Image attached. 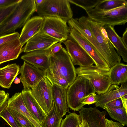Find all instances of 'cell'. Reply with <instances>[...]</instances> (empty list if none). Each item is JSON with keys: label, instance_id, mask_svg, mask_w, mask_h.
<instances>
[{"label": "cell", "instance_id": "obj_1", "mask_svg": "<svg viewBox=\"0 0 127 127\" xmlns=\"http://www.w3.org/2000/svg\"><path fill=\"white\" fill-rule=\"evenodd\" d=\"M35 0H20L12 14L0 25V37L15 32L24 26L36 11Z\"/></svg>", "mask_w": 127, "mask_h": 127}, {"label": "cell", "instance_id": "obj_2", "mask_svg": "<svg viewBox=\"0 0 127 127\" xmlns=\"http://www.w3.org/2000/svg\"><path fill=\"white\" fill-rule=\"evenodd\" d=\"M87 25L100 46L104 59L110 68L120 63L121 58L109 40L104 28V25L96 22L88 16H82Z\"/></svg>", "mask_w": 127, "mask_h": 127}, {"label": "cell", "instance_id": "obj_3", "mask_svg": "<svg viewBox=\"0 0 127 127\" xmlns=\"http://www.w3.org/2000/svg\"><path fill=\"white\" fill-rule=\"evenodd\" d=\"M95 93L90 80L78 76L67 89V99L69 108L74 111H79L84 105L82 102L91 94Z\"/></svg>", "mask_w": 127, "mask_h": 127}, {"label": "cell", "instance_id": "obj_4", "mask_svg": "<svg viewBox=\"0 0 127 127\" xmlns=\"http://www.w3.org/2000/svg\"><path fill=\"white\" fill-rule=\"evenodd\" d=\"M47 70L64 78L69 86L76 77L75 68L66 49L63 47L56 54H50L49 67Z\"/></svg>", "mask_w": 127, "mask_h": 127}, {"label": "cell", "instance_id": "obj_5", "mask_svg": "<svg viewBox=\"0 0 127 127\" xmlns=\"http://www.w3.org/2000/svg\"><path fill=\"white\" fill-rule=\"evenodd\" d=\"M110 68H104L93 65L79 66L75 68L78 76L85 77L90 81L98 94L105 92L111 85L110 80Z\"/></svg>", "mask_w": 127, "mask_h": 127}, {"label": "cell", "instance_id": "obj_6", "mask_svg": "<svg viewBox=\"0 0 127 127\" xmlns=\"http://www.w3.org/2000/svg\"><path fill=\"white\" fill-rule=\"evenodd\" d=\"M36 11L40 17H58L66 22L73 15L68 0H44L36 5Z\"/></svg>", "mask_w": 127, "mask_h": 127}, {"label": "cell", "instance_id": "obj_7", "mask_svg": "<svg viewBox=\"0 0 127 127\" xmlns=\"http://www.w3.org/2000/svg\"><path fill=\"white\" fill-rule=\"evenodd\" d=\"M91 19L104 25L113 27L124 25L127 22V4L108 11H104L95 7L85 10Z\"/></svg>", "mask_w": 127, "mask_h": 127}, {"label": "cell", "instance_id": "obj_8", "mask_svg": "<svg viewBox=\"0 0 127 127\" xmlns=\"http://www.w3.org/2000/svg\"><path fill=\"white\" fill-rule=\"evenodd\" d=\"M52 85L45 76L36 85L30 89V92L42 109L47 115L52 108L53 101Z\"/></svg>", "mask_w": 127, "mask_h": 127}, {"label": "cell", "instance_id": "obj_9", "mask_svg": "<svg viewBox=\"0 0 127 127\" xmlns=\"http://www.w3.org/2000/svg\"><path fill=\"white\" fill-rule=\"evenodd\" d=\"M41 31L62 42L68 38L70 28L67 22L58 17H44Z\"/></svg>", "mask_w": 127, "mask_h": 127}, {"label": "cell", "instance_id": "obj_10", "mask_svg": "<svg viewBox=\"0 0 127 127\" xmlns=\"http://www.w3.org/2000/svg\"><path fill=\"white\" fill-rule=\"evenodd\" d=\"M68 38L63 42L74 65L84 67L94 64L91 58L80 45L73 39Z\"/></svg>", "mask_w": 127, "mask_h": 127}, {"label": "cell", "instance_id": "obj_11", "mask_svg": "<svg viewBox=\"0 0 127 127\" xmlns=\"http://www.w3.org/2000/svg\"><path fill=\"white\" fill-rule=\"evenodd\" d=\"M24 89H31L37 84L45 76L46 71L39 69L24 61L19 74Z\"/></svg>", "mask_w": 127, "mask_h": 127}, {"label": "cell", "instance_id": "obj_12", "mask_svg": "<svg viewBox=\"0 0 127 127\" xmlns=\"http://www.w3.org/2000/svg\"><path fill=\"white\" fill-rule=\"evenodd\" d=\"M70 29L68 38L74 40L82 47L93 60L96 66L100 68H110L97 50L85 38L74 29Z\"/></svg>", "mask_w": 127, "mask_h": 127}, {"label": "cell", "instance_id": "obj_13", "mask_svg": "<svg viewBox=\"0 0 127 127\" xmlns=\"http://www.w3.org/2000/svg\"><path fill=\"white\" fill-rule=\"evenodd\" d=\"M59 42L40 31L27 42L23 48V52L27 53L34 50L49 49L53 44Z\"/></svg>", "mask_w": 127, "mask_h": 127}, {"label": "cell", "instance_id": "obj_14", "mask_svg": "<svg viewBox=\"0 0 127 127\" xmlns=\"http://www.w3.org/2000/svg\"><path fill=\"white\" fill-rule=\"evenodd\" d=\"M50 58V53L49 49L27 53L22 56L21 58L34 66L46 71L49 68Z\"/></svg>", "mask_w": 127, "mask_h": 127}, {"label": "cell", "instance_id": "obj_15", "mask_svg": "<svg viewBox=\"0 0 127 127\" xmlns=\"http://www.w3.org/2000/svg\"><path fill=\"white\" fill-rule=\"evenodd\" d=\"M126 94L127 82L121 83L120 87L117 85L113 84L105 93L96 95L95 105L97 107L103 108L108 102Z\"/></svg>", "mask_w": 127, "mask_h": 127}, {"label": "cell", "instance_id": "obj_16", "mask_svg": "<svg viewBox=\"0 0 127 127\" xmlns=\"http://www.w3.org/2000/svg\"><path fill=\"white\" fill-rule=\"evenodd\" d=\"M22 47L19 37L0 45V64L17 59L23 52Z\"/></svg>", "mask_w": 127, "mask_h": 127}, {"label": "cell", "instance_id": "obj_17", "mask_svg": "<svg viewBox=\"0 0 127 127\" xmlns=\"http://www.w3.org/2000/svg\"><path fill=\"white\" fill-rule=\"evenodd\" d=\"M79 112L80 117L87 121L89 127H106V111H101L96 107H83Z\"/></svg>", "mask_w": 127, "mask_h": 127}, {"label": "cell", "instance_id": "obj_18", "mask_svg": "<svg viewBox=\"0 0 127 127\" xmlns=\"http://www.w3.org/2000/svg\"><path fill=\"white\" fill-rule=\"evenodd\" d=\"M52 85V95L55 110L58 116L62 118L67 112L70 113L67 102V89L55 84Z\"/></svg>", "mask_w": 127, "mask_h": 127}, {"label": "cell", "instance_id": "obj_19", "mask_svg": "<svg viewBox=\"0 0 127 127\" xmlns=\"http://www.w3.org/2000/svg\"><path fill=\"white\" fill-rule=\"evenodd\" d=\"M28 110L34 119L40 125L46 115L32 95L30 89H23L21 92Z\"/></svg>", "mask_w": 127, "mask_h": 127}, {"label": "cell", "instance_id": "obj_20", "mask_svg": "<svg viewBox=\"0 0 127 127\" xmlns=\"http://www.w3.org/2000/svg\"><path fill=\"white\" fill-rule=\"evenodd\" d=\"M43 20V17L35 16L30 19L26 23L19 37L22 46L29 40L41 31Z\"/></svg>", "mask_w": 127, "mask_h": 127}, {"label": "cell", "instance_id": "obj_21", "mask_svg": "<svg viewBox=\"0 0 127 127\" xmlns=\"http://www.w3.org/2000/svg\"><path fill=\"white\" fill-rule=\"evenodd\" d=\"M104 28L108 38L117 52L119 56L122 57L123 61L127 62V46L123 42L122 37L116 33L114 27L104 25Z\"/></svg>", "mask_w": 127, "mask_h": 127}, {"label": "cell", "instance_id": "obj_22", "mask_svg": "<svg viewBox=\"0 0 127 127\" xmlns=\"http://www.w3.org/2000/svg\"><path fill=\"white\" fill-rule=\"evenodd\" d=\"M20 69L19 66L16 63L0 68V86L4 88H10Z\"/></svg>", "mask_w": 127, "mask_h": 127}, {"label": "cell", "instance_id": "obj_23", "mask_svg": "<svg viewBox=\"0 0 127 127\" xmlns=\"http://www.w3.org/2000/svg\"><path fill=\"white\" fill-rule=\"evenodd\" d=\"M127 65L119 63L110 68V80L111 85H118L127 82Z\"/></svg>", "mask_w": 127, "mask_h": 127}, {"label": "cell", "instance_id": "obj_24", "mask_svg": "<svg viewBox=\"0 0 127 127\" xmlns=\"http://www.w3.org/2000/svg\"><path fill=\"white\" fill-rule=\"evenodd\" d=\"M103 108L112 119L119 122L123 126H127V111L124 107L116 108L105 105Z\"/></svg>", "mask_w": 127, "mask_h": 127}, {"label": "cell", "instance_id": "obj_25", "mask_svg": "<svg viewBox=\"0 0 127 127\" xmlns=\"http://www.w3.org/2000/svg\"><path fill=\"white\" fill-rule=\"evenodd\" d=\"M62 119L57 113L54 104L41 125L42 127H60Z\"/></svg>", "mask_w": 127, "mask_h": 127}, {"label": "cell", "instance_id": "obj_26", "mask_svg": "<svg viewBox=\"0 0 127 127\" xmlns=\"http://www.w3.org/2000/svg\"><path fill=\"white\" fill-rule=\"evenodd\" d=\"M127 4L125 0H100L95 7L104 11H108L122 7Z\"/></svg>", "mask_w": 127, "mask_h": 127}, {"label": "cell", "instance_id": "obj_27", "mask_svg": "<svg viewBox=\"0 0 127 127\" xmlns=\"http://www.w3.org/2000/svg\"><path fill=\"white\" fill-rule=\"evenodd\" d=\"M62 120L60 127H79L81 121L80 116L74 112H70Z\"/></svg>", "mask_w": 127, "mask_h": 127}, {"label": "cell", "instance_id": "obj_28", "mask_svg": "<svg viewBox=\"0 0 127 127\" xmlns=\"http://www.w3.org/2000/svg\"><path fill=\"white\" fill-rule=\"evenodd\" d=\"M45 76L52 84L57 85L64 88L67 89L69 84L67 80L61 76L50 73L46 71Z\"/></svg>", "mask_w": 127, "mask_h": 127}, {"label": "cell", "instance_id": "obj_29", "mask_svg": "<svg viewBox=\"0 0 127 127\" xmlns=\"http://www.w3.org/2000/svg\"><path fill=\"white\" fill-rule=\"evenodd\" d=\"M70 3L81 7L85 10L95 7L100 0H68Z\"/></svg>", "mask_w": 127, "mask_h": 127}, {"label": "cell", "instance_id": "obj_30", "mask_svg": "<svg viewBox=\"0 0 127 127\" xmlns=\"http://www.w3.org/2000/svg\"><path fill=\"white\" fill-rule=\"evenodd\" d=\"M19 1L11 5L0 7V25L12 14L16 8Z\"/></svg>", "mask_w": 127, "mask_h": 127}, {"label": "cell", "instance_id": "obj_31", "mask_svg": "<svg viewBox=\"0 0 127 127\" xmlns=\"http://www.w3.org/2000/svg\"><path fill=\"white\" fill-rule=\"evenodd\" d=\"M7 108L22 127H34L31 122L25 116L14 110Z\"/></svg>", "mask_w": 127, "mask_h": 127}, {"label": "cell", "instance_id": "obj_32", "mask_svg": "<svg viewBox=\"0 0 127 127\" xmlns=\"http://www.w3.org/2000/svg\"><path fill=\"white\" fill-rule=\"evenodd\" d=\"M0 117L3 118L11 127H22L11 115L7 106L1 112Z\"/></svg>", "mask_w": 127, "mask_h": 127}, {"label": "cell", "instance_id": "obj_33", "mask_svg": "<svg viewBox=\"0 0 127 127\" xmlns=\"http://www.w3.org/2000/svg\"><path fill=\"white\" fill-rule=\"evenodd\" d=\"M20 34L18 32H15L0 37V45L8 41L18 37Z\"/></svg>", "mask_w": 127, "mask_h": 127}, {"label": "cell", "instance_id": "obj_34", "mask_svg": "<svg viewBox=\"0 0 127 127\" xmlns=\"http://www.w3.org/2000/svg\"><path fill=\"white\" fill-rule=\"evenodd\" d=\"M105 105L109 107L116 108H122L124 107L121 97L112 100L107 103Z\"/></svg>", "mask_w": 127, "mask_h": 127}, {"label": "cell", "instance_id": "obj_35", "mask_svg": "<svg viewBox=\"0 0 127 127\" xmlns=\"http://www.w3.org/2000/svg\"><path fill=\"white\" fill-rule=\"evenodd\" d=\"M62 43L59 42L52 45L49 48L50 54H54L59 52L63 48L61 44Z\"/></svg>", "mask_w": 127, "mask_h": 127}, {"label": "cell", "instance_id": "obj_36", "mask_svg": "<svg viewBox=\"0 0 127 127\" xmlns=\"http://www.w3.org/2000/svg\"><path fill=\"white\" fill-rule=\"evenodd\" d=\"M96 95L95 93L91 94L85 99L82 102V103L85 105L95 103L96 102L95 96Z\"/></svg>", "mask_w": 127, "mask_h": 127}, {"label": "cell", "instance_id": "obj_37", "mask_svg": "<svg viewBox=\"0 0 127 127\" xmlns=\"http://www.w3.org/2000/svg\"><path fill=\"white\" fill-rule=\"evenodd\" d=\"M20 0H0V7L7 6L18 2Z\"/></svg>", "mask_w": 127, "mask_h": 127}, {"label": "cell", "instance_id": "obj_38", "mask_svg": "<svg viewBox=\"0 0 127 127\" xmlns=\"http://www.w3.org/2000/svg\"><path fill=\"white\" fill-rule=\"evenodd\" d=\"M105 122L106 127H124L121 123L114 122L106 118Z\"/></svg>", "mask_w": 127, "mask_h": 127}, {"label": "cell", "instance_id": "obj_39", "mask_svg": "<svg viewBox=\"0 0 127 127\" xmlns=\"http://www.w3.org/2000/svg\"><path fill=\"white\" fill-rule=\"evenodd\" d=\"M9 94L7 93L5 95H0V106L2 105L9 98Z\"/></svg>", "mask_w": 127, "mask_h": 127}, {"label": "cell", "instance_id": "obj_40", "mask_svg": "<svg viewBox=\"0 0 127 127\" xmlns=\"http://www.w3.org/2000/svg\"><path fill=\"white\" fill-rule=\"evenodd\" d=\"M122 40L125 44L127 46V28H126L125 31L123 33V36L122 37Z\"/></svg>", "mask_w": 127, "mask_h": 127}, {"label": "cell", "instance_id": "obj_41", "mask_svg": "<svg viewBox=\"0 0 127 127\" xmlns=\"http://www.w3.org/2000/svg\"><path fill=\"white\" fill-rule=\"evenodd\" d=\"M80 119L81 122L79 125V127H89L88 124L85 119L81 118Z\"/></svg>", "mask_w": 127, "mask_h": 127}, {"label": "cell", "instance_id": "obj_42", "mask_svg": "<svg viewBox=\"0 0 127 127\" xmlns=\"http://www.w3.org/2000/svg\"><path fill=\"white\" fill-rule=\"evenodd\" d=\"M8 103L7 100L2 105L0 106V114L4 109L7 106Z\"/></svg>", "mask_w": 127, "mask_h": 127}, {"label": "cell", "instance_id": "obj_43", "mask_svg": "<svg viewBox=\"0 0 127 127\" xmlns=\"http://www.w3.org/2000/svg\"><path fill=\"white\" fill-rule=\"evenodd\" d=\"M123 107L127 111V99H125L122 97H121Z\"/></svg>", "mask_w": 127, "mask_h": 127}, {"label": "cell", "instance_id": "obj_44", "mask_svg": "<svg viewBox=\"0 0 127 127\" xmlns=\"http://www.w3.org/2000/svg\"><path fill=\"white\" fill-rule=\"evenodd\" d=\"M44 0H35V2L36 5H38L40 4Z\"/></svg>", "mask_w": 127, "mask_h": 127}, {"label": "cell", "instance_id": "obj_45", "mask_svg": "<svg viewBox=\"0 0 127 127\" xmlns=\"http://www.w3.org/2000/svg\"><path fill=\"white\" fill-rule=\"evenodd\" d=\"M6 93L5 92L2 90H0V95H5Z\"/></svg>", "mask_w": 127, "mask_h": 127}, {"label": "cell", "instance_id": "obj_46", "mask_svg": "<svg viewBox=\"0 0 127 127\" xmlns=\"http://www.w3.org/2000/svg\"></svg>", "mask_w": 127, "mask_h": 127}]
</instances>
